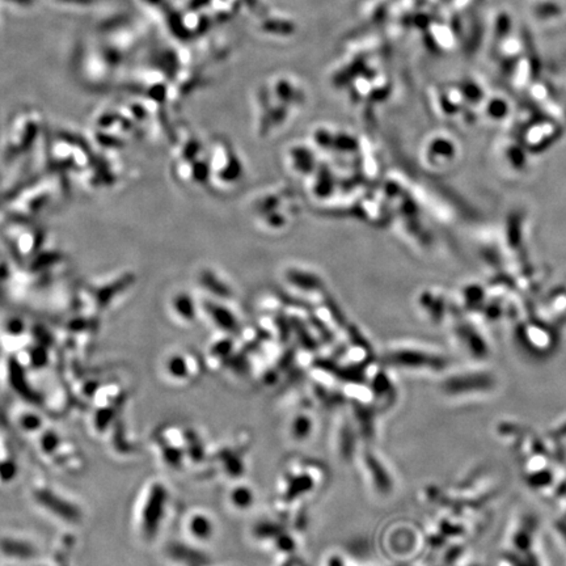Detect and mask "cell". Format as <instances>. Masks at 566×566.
Masks as SVG:
<instances>
[{"label":"cell","instance_id":"1","mask_svg":"<svg viewBox=\"0 0 566 566\" xmlns=\"http://www.w3.org/2000/svg\"><path fill=\"white\" fill-rule=\"evenodd\" d=\"M493 389V381L484 374H457L450 378L445 384V392L448 396H464L484 393Z\"/></svg>","mask_w":566,"mask_h":566},{"label":"cell","instance_id":"2","mask_svg":"<svg viewBox=\"0 0 566 566\" xmlns=\"http://www.w3.org/2000/svg\"><path fill=\"white\" fill-rule=\"evenodd\" d=\"M190 531L200 540H209L212 536V519L202 513L193 516L190 521Z\"/></svg>","mask_w":566,"mask_h":566},{"label":"cell","instance_id":"3","mask_svg":"<svg viewBox=\"0 0 566 566\" xmlns=\"http://www.w3.org/2000/svg\"><path fill=\"white\" fill-rule=\"evenodd\" d=\"M231 497H232L234 505L240 507V508L251 506V505H252L251 502H254V494H251V491L246 489V488H244V486L234 490V493H232Z\"/></svg>","mask_w":566,"mask_h":566},{"label":"cell","instance_id":"4","mask_svg":"<svg viewBox=\"0 0 566 566\" xmlns=\"http://www.w3.org/2000/svg\"><path fill=\"white\" fill-rule=\"evenodd\" d=\"M293 432L299 438H303V437L305 438L308 435V432H310V421H308V418H305V417L298 418V421L293 425Z\"/></svg>","mask_w":566,"mask_h":566}]
</instances>
